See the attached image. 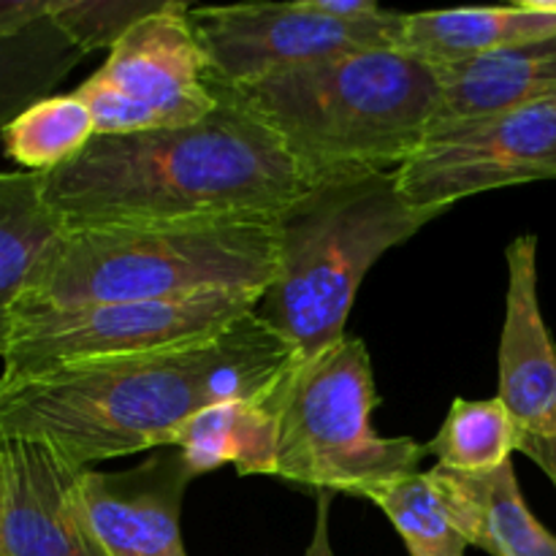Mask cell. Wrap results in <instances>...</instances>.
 Instances as JSON below:
<instances>
[{
    "label": "cell",
    "mask_w": 556,
    "mask_h": 556,
    "mask_svg": "<svg viewBox=\"0 0 556 556\" xmlns=\"http://www.w3.org/2000/svg\"><path fill=\"white\" fill-rule=\"evenodd\" d=\"M293 353L258 313L188 345L0 375V438L49 445L76 470L166 448L185 418L217 402H261Z\"/></svg>",
    "instance_id": "6da1fadb"
},
{
    "label": "cell",
    "mask_w": 556,
    "mask_h": 556,
    "mask_svg": "<svg viewBox=\"0 0 556 556\" xmlns=\"http://www.w3.org/2000/svg\"><path fill=\"white\" fill-rule=\"evenodd\" d=\"M217 101L199 123L96 136L41 174L49 210L63 228L277 217L313 182L261 119Z\"/></svg>",
    "instance_id": "7a4b0ae2"
},
{
    "label": "cell",
    "mask_w": 556,
    "mask_h": 556,
    "mask_svg": "<svg viewBox=\"0 0 556 556\" xmlns=\"http://www.w3.org/2000/svg\"><path fill=\"white\" fill-rule=\"evenodd\" d=\"M212 92L261 119L315 185L400 168L427 139L443 85L434 63L375 47Z\"/></svg>",
    "instance_id": "3957f363"
},
{
    "label": "cell",
    "mask_w": 556,
    "mask_h": 556,
    "mask_svg": "<svg viewBox=\"0 0 556 556\" xmlns=\"http://www.w3.org/2000/svg\"><path fill=\"white\" fill-rule=\"evenodd\" d=\"M277 266V217L63 228L16 309L264 296Z\"/></svg>",
    "instance_id": "277c9868"
},
{
    "label": "cell",
    "mask_w": 556,
    "mask_h": 556,
    "mask_svg": "<svg viewBox=\"0 0 556 556\" xmlns=\"http://www.w3.org/2000/svg\"><path fill=\"white\" fill-rule=\"evenodd\" d=\"M440 215L405 199L396 168L309 185L277 215L275 277L255 313L296 362L320 356L348 334L367 271Z\"/></svg>",
    "instance_id": "5b68a950"
},
{
    "label": "cell",
    "mask_w": 556,
    "mask_h": 556,
    "mask_svg": "<svg viewBox=\"0 0 556 556\" xmlns=\"http://www.w3.org/2000/svg\"><path fill=\"white\" fill-rule=\"evenodd\" d=\"M372 358L362 337L345 334L320 356L296 362L266 396L277 424V476L286 483L367 500L375 489L418 472L427 445L386 438Z\"/></svg>",
    "instance_id": "8992f818"
},
{
    "label": "cell",
    "mask_w": 556,
    "mask_h": 556,
    "mask_svg": "<svg viewBox=\"0 0 556 556\" xmlns=\"http://www.w3.org/2000/svg\"><path fill=\"white\" fill-rule=\"evenodd\" d=\"M261 299L206 293L174 302H119L68 309H14L3 375L47 372L65 364L134 356L210 340L255 313Z\"/></svg>",
    "instance_id": "52a82bcc"
},
{
    "label": "cell",
    "mask_w": 556,
    "mask_h": 556,
    "mask_svg": "<svg viewBox=\"0 0 556 556\" xmlns=\"http://www.w3.org/2000/svg\"><path fill=\"white\" fill-rule=\"evenodd\" d=\"M74 92L92 112L98 136L179 128L210 117L220 103L182 0H168L130 27Z\"/></svg>",
    "instance_id": "ba28073f"
},
{
    "label": "cell",
    "mask_w": 556,
    "mask_h": 556,
    "mask_svg": "<svg viewBox=\"0 0 556 556\" xmlns=\"http://www.w3.org/2000/svg\"><path fill=\"white\" fill-rule=\"evenodd\" d=\"M190 25L204 49L206 81L228 90L334 54L396 47L402 14L386 9L375 20H337L315 0L190 5Z\"/></svg>",
    "instance_id": "9c48e42d"
},
{
    "label": "cell",
    "mask_w": 556,
    "mask_h": 556,
    "mask_svg": "<svg viewBox=\"0 0 556 556\" xmlns=\"http://www.w3.org/2000/svg\"><path fill=\"white\" fill-rule=\"evenodd\" d=\"M396 179L416 210L438 212L489 190L556 179V98L429 130Z\"/></svg>",
    "instance_id": "30bf717a"
},
{
    "label": "cell",
    "mask_w": 556,
    "mask_h": 556,
    "mask_svg": "<svg viewBox=\"0 0 556 556\" xmlns=\"http://www.w3.org/2000/svg\"><path fill=\"white\" fill-rule=\"evenodd\" d=\"M3 556H109L92 532L81 472L36 440L0 438Z\"/></svg>",
    "instance_id": "8fae6325"
},
{
    "label": "cell",
    "mask_w": 556,
    "mask_h": 556,
    "mask_svg": "<svg viewBox=\"0 0 556 556\" xmlns=\"http://www.w3.org/2000/svg\"><path fill=\"white\" fill-rule=\"evenodd\" d=\"M193 478L179 451L152 454L123 472H81V497L103 552L188 556L179 519Z\"/></svg>",
    "instance_id": "7c38bea8"
},
{
    "label": "cell",
    "mask_w": 556,
    "mask_h": 556,
    "mask_svg": "<svg viewBox=\"0 0 556 556\" xmlns=\"http://www.w3.org/2000/svg\"><path fill=\"white\" fill-rule=\"evenodd\" d=\"M508 293L497 353V400L521 434L556 438V342L538 293V239L516 237L505 250Z\"/></svg>",
    "instance_id": "4fadbf2b"
},
{
    "label": "cell",
    "mask_w": 556,
    "mask_h": 556,
    "mask_svg": "<svg viewBox=\"0 0 556 556\" xmlns=\"http://www.w3.org/2000/svg\"><path fill=\"white\" fill-rule=\"evenodd\" d=\"M438 68L443 96L429 130L516 112L556 98V36Z\"/></svg>",
    "instance_id": "5bb4252c"
},
{
    "label": "cell",
    "mask_w": 556,
    "mask_h": 556,
    "mask_svg": "<svg viewBox=\"0 0 556 556\" xmlns=\"http://www.w3.org/2000/svg\"><path fill=\"white\" fill-rule=\"evenodd\" d=\"M467 546L492 556H556V538L527 508L514 462L492 472H427Z\"/></svg>",
    "instance_id": "9a60e30c"
},
{
    "label": "cell",
    "mask_w": 556,
    "mask_h": 556,
    "mask_svg": "<svg viewBox=\"0 0 556 556\" xmlns=\"http://www.w3.org/2000/svg\"><path fill=\"white\" fill-rule=\"evenodd\" d=\"M556 36V3L525 0L494 9H454L402 14L400 43L434 65L462 63L494 49Z\"/></svg>",
    "instance_id": "2e32d148"
},
{
    "label": "cell",
    "mask_w": 556,
    "mask_h": 556,
    "mask_svg": "<svg viewBox=\"0 0 556 556\" xmlns=\"http://www.w3.org/2000/svg\"><path fill=\"white\" fill-rule=\"evenodd\" d=\"M60 233L63 223L43 199L41 174L0 172V358L16 304Z\"/></svg>",
    "instance_id": "e0dca14e"
},
{
    "label": "cell",
    "mask_w": 556,
    "mask_h": 556,
    "mask_svg": "<svg viewBox=\"0 0 556 556\" xmlns=\"http://www.w3.org/2000/svg\"><path fill=\"white\" fill-rule=\"evenodd\" d=\"M85 58L52 16L0 38V130L30 103L52 96Z\"/></svg>",
    "instance_id": "ac0fdd59"
},
{
    "label": "cell",
    "mask_w": 556,
    "mask_h": 556,
    "mask_svg": "<svg viewBox=\"0 0 556 556\" xmlns=\"http://www.w3.org/2000/svg\"><path fill=\"white\" fill-rule=\"evenodd\" d=\"M96 136L92 112L76 92L41 98L0 130L5 155L33 174H49L76 161Z\"/></svg>",
    "instance_id": "d6986e66"
},
{
    "label": "cell",
    "mask_w": 556,
    "mask_h": 556,
    "mask_svg": "<svg viewBox=\"0 0 556 556\" xmlns=\"http://www.w3.org/2000/svg\"><path fill=\"white\" fill-rule=\"evenodd\" d=\"M519 427L508 407L494 400H454L443 427L427 443L438 467L454 472H492L514 462L519 451Z\"/></svg>",
    "instance_id": "ffe728a7"
},
{
    "label": "cell",
    "mask_w": 556,
    "mask_h": 556,
    "mask_svg": "<svg viewBox=\"0 0 556 556\" xmlns=\"http://www.w3.org/2000/svg\"><path fill=\"white\" fill-rule=\"evenodd\" d=\"M367 500L383 510L410 556H465L467 541L451 525L427 472H410L383 483Z\"/></svg>",
    "instance_id": "44dd1931"
},
{
    "label": "cell",
    "mask_w": 556,
    "mask_h": 556,
    "mask_svg": "<svg viewBox=\"0 0 556 556\" xmlns=\"http://www.w3.org/2000/svg\"><path fill=\"white\" fill-rule=\"evenodd\" d=\"M168 0H52L49 16L85 54L112 49L125 33Z\"/></svg>",
    "instance_id": "7402d4cb"
},
{
    "label": "cell",
    "mask_w": 556,
    "mask_h": 556,
    "mask_svg": "<svg viewBox=\"0 0 556 556\" xmlns=\"http://www.w3.org/2000/svg\"><path fill=\"white\" fill-rule=\"evenodd\" d=\"M242 402H217L195 416L185 418L168 438V445L182 454L193 476L233 465V429Z\"/></svg>",
    "instance_id": "603a6c76"
},
{
    "label": "cell",
    "mask_w": 556,
    "mask_h": 556,
    "mask_svg": "<svg viewBox=\"0 0 556 556\" xmlns=\"http://www.w3.org/2000/svg\"><path fill=\"white\" fill-rule=\"evenodd\" d=\"M233 467L239 476H277L275 413L261 402H242L233 429Z\"/></svg>",
    "instance_id": "cb8c5ba5"
},
{
    "label": "cell",
    "mask_w": 556,
    "mask_h": 556,
    "mask_svg": "<svg viewBox=\"0 0 556 556\" xmlns=\"http://www.w3.org/2000/svg\"><path fill=\"white\" fill-rule=\"evenodd\" d=\"M52 0H0V38L14 36L49 16Z\"/></svg>",
    "instance_id": "d4e9b609"
},
{
    "label": "cell",
    "mask_w": 556,
    "mask_h": 556,
    "mask_svg": "<svg viewBox=\"0 0 556 556\" xmlns=\"http://www.w3.org/2000/svg\"><path fill=\"white\" fill-rule=\"evenodd\" d=\"M519 454H525L527 459L535 462V465L546 472L548 481H552L556 489V438L519 434Z\"/></svg>",
    "instance_id": "484cf974"
},
{
    "label": "cell",
    "mask_w": 556,
    "mask_h": 556,
    "mask_svg": "<svg viewBox=\"0 0 556 556\" xmlns=\"http://www.w3.org/2000/svg\"><path fill=\"white\" fill-rule=\"evenodd\" d=\"M329 514H331V494H318V503H315L313 535H309V543L302 556H334L331 535H329Z\"/></svg>",
    "instance_id": "4316f807"
},
{
    "label": "cell",
    "mask_w": 556,
    "mask_h": 556,
    "mask_svg": "<svg viewBox=\"0 0 556 556\" xmlns=\"http://www.w3.org/2000/svg\"><path fill=\"white\" fill-rule=\"evenodd\" d=\"M3 500H5V478H3V454H0V556H3Z\"/></svg>",
    "instance_id": "83f0119b"
}]
</instances>
